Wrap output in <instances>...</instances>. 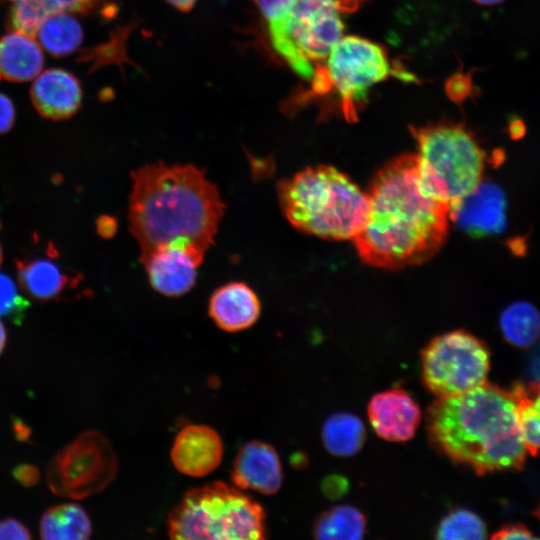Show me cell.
Here are the masks:
<instances>
[{
    "mask_svg": "<svg viewBox=\"0 0 540 540\" xmlns=\"http://www.w3.org/2000/svg\"><path fill=\"white\" fill-rule=\"evenodd\" d=\"M29 529L20 521L14 518H4L0 520V539H31Z\"/></svg>",
    "mask_w": 540,
    "mask_h": 540,
    "instance_id": "obj_30",
    "label": "cell"
},
{
    "mask_svg": "<svg viewBox=\"0 0 540 540\" xmlns=\"http://www.w3.org/2000/svg\"><path fill=\"white\" fill-rule=\"evenodd\" d=\"M536 517L540 520V504L538 505L536 511H535Z\"/></svg>",
    "mask_w": 540,
    "mask_h": 540,
    "instance_id": "obj_43",
    "label": "cell"
},
{
    "mask_svg": "<svg viewBox=\"0 0 540 540\" xmlns=\"http://www.w3.org/2000/svg\"><path fill=\"white\" fill-rule=\"evenodd\" d=\"M269 21L283 13L294 0H253Z\"/></svg>",
    "mask_w": 540,
    "mask_h": 540,
    "instance_id": "obj_32",
    "label": "cell"
},
{
    "mask_svg": "<svg viewBox=\"0 0 540 540\" xmlns=\"http://www.w3.org/2000/svg\"><path fill=\"white\" fill-rule=\"evenodd\" d=\"M282 466L277 451L268 443L252 440L237 452L231 480L242 489L272 495L282 484Z\"/></svg>",
    "mask_w": 540,
    "mask_h": 540,
    "instance_id": "obj_13",
    "label": "cell"
},
{
    "mask_svg": "<svg viewBox=\"0 0 540 540\" xmlns=\"http://www.w3.org/2000/svg\"><path fill=\"white\" fill-rule=\"evenodd\" d=\"M337 0H294L268 21L274 51L300 77L311 80L342 38Z\"/></svg>",
    "mask_w": 540,
    "mask_h": 540,
    "instance_id": "obj_7",
    "label": "cell"
},
{
    "mask_svg": "<svg viewBox=\"0 0 540 540\" xmlns=\"http://www.w3.org/2000/svg\"><path fill=\"white\" fill-rule=\"evenodd\" d=\"M393 67L384 49L370 40L347 36L332 48L325 64L311 81V91L323 95L334 89L348 121L356 120L366 103L369 90L390 76L412 80L413 76Z\"/></svg>",
    "mask_w": 540,
    "mask_h": 540,
    "instance_id": "obj_8",
    "label": "cell"
},
{
    "mask_svg": "<svg viewBox=\"0 0 540 540\" xmlns=\"http://www.w3.org/2000/svg\"><path fill=\"white\" fill-rule=\"evenodd\" d=\"M205 252L185 245H166L140 255L151 286L166 296H180L195 284Z\"/></svg>",
    "mask_w": 540,
    "mask_h": 540,
    "instance_id": "obj_11",
    "label": "cell"
},
{
    "mask_svg": "<svg viewBox=\"0 0 540 540\" xmlns=\"http://www.w3.org/2000/svg\"><path fill=\"white\" fill-rule=\"evenodd\" d=\"M509 127L513 137H519L524 133V123L520 119H513Z\"/></svg>",
    "mask_w": 540,
    "mask_h": 540,
    "instance_id": "obj_40",
    "label": "cell"
},
{
    "mask_svg": "<svg viewBox=\"0 0 540 540\" xmlns=\"http://www.w3.org/2000/svg\"><path fill=\"white\" fill-rule=\"evenodd\" d=\"M420 359L423 385L437 398L459 395L487 382L489 349L465 330L433 338Z\"/></svg>",
    "mask_w": 540,
    "mask_h": 540,
    "instance_id": "obj_9",
    "label": "cell"
},
{
    "mask_svg": "<svg viewBox=\"0 0 540 540\" xmlns=\"http://www.w3.org/2000/svg\"><path fill=\"white\" fill-rule=\"evenodd\" d=\"M364 514L351 505H337L321 513L313 525L318 539H362L366 534Z\"/></svg>",
    "mask_w": 540,
    "mask_h": 540,
    "instance_id": "obj_23",
    "label": "cell"
},
{
    "mask_svg": "<svg viewBox=\"0 0 540 540\" xmlns=\"http://www.w3.org/2000/svg\"><path fill=\"white\" fill-rule=\"evenodd\" d=\"M16 268L20 288L37 301L63 300L80 281L79 275L73 274L55 257L17 259Z\"/></svg>",
    "mask_w": 540,
    "mask_h": 540,
    "instance_id": "obj_16",
    "label": "cell"
},
{
    "mask_svg": "<svg viewBox=\"0 0 540 540\" xmlns=\"http://www.w3.org/2000/svg\"><path fill=\"white\" fill-rule=\"evenodd\" d=\"M260 310L257 294L243 282H230L216 289L208 306L215 324L227 332L251 327L257 321Z\"/></svg>",
    "mask_w": 540,
    "mask_h": 540,
    "instance_id": "obj_18",
    "label": "cell"
},
{
    "mask_svg": "<svg viewBox=\"0 0 540 540\" xmlns=\"http://www.w3.org/2000/svg\"><path fill=\"white\" fill-rule=\"evenodd\" d=\"M516 401L520 428L528 454L540 451V380L511 390Z\"/></svg>",
    "mask_w": 540,
    "mask_h": 540,
    "instance_id": "obj_25",
    "label": "cell"
},
{
    "mask_svg": "<svg viewBox=\"0 0 540 540\" xmlns=\"http://www.w3.org/2000/svg\"><path fill=\"white\" fill-rule=\"evenodd\" d=\"M426 429L435 450L478 474L520 468L528 454L511 391L487 382L437 398L427 409Z\"/></svg>",
    "mask_w": 540,
    "mask_h": 540,
    "instance_id": "obj_3",
    "label": "cell"
},
{
    "mask_svg": "<svg viewBox=\"0 0 540 540\" xmlns=\"http://www.w3.org/2000/svg\"><path fill=\"white\" fill-rule=\"evenodd\" d=\"M8 14L10 30L35 36L46 17L53 14L45 0H14Z\"/></svg>",
    "mask_w": 540,
    "mask_h": 540,
    "instance_id": "obj_27",
    "label": "cell"
},
{
    "mask_svg": "<svg viewBox=\"0 0 540 540\" xmlns=\"http://www.w3.org/2000/svg\"><path fill=\"white\" fill-rule=\"evenodd\" d=\"M437 539H485L487 529L483 520L474 512L456 508L445 515L436 531Z\"/></svg>",
    "mask_w": 540,
    "mask_h": 540,
    "instance_id": "obj_26",
    "label": "cell"
},
{
    "mask_svg": "<svg viewBox=\"0 0 540 540\" xmlns=\"http://www.w3.org/2000/svg\"><path fill=\"white\" fill-rule=\"evenodd\" d=\"M28 307L29 302L18 291L13 280L0 273V316L21 323Z\"/></svg>",
    "mask_w": 540,
    "mask_h": 540,
    "instance_id": "obj_28",
    "label": "cell"
},
{
    "mask_svg": "<svg viewBox=\"0 0 540 540\" xmlns=\"http://www.w3.org/2000/svg\"><path fill=\"white\" fill-rule=\"evenodd\" d=\"M367 414L375 433L391 442L410 440L422 417L419 405L402 388L376 393L368 403Z\"/></svg>",
    "mask_w": 540,
    "mask_h": 540,
    "instance_id": "obj_12",
    "label": "cell"
},
{
    "mask_svg": "<svg viewBox=\"0 0 540 540\" xmlns=\"http://www.w3.org/2000/svg\"><path fill=\"white\" fill-rule=\"evenodd\" d=\"M423 187L450 208V217L482 182L485 153L463 125L411 128Z\"/></svg>",
    "mask_w": 540,
    "mask_h": 540,
    "instance_id": "obj_5",
    "label": "cell"
},
{
    "mask_svg": "<svg viewBox=\"0 0 540 540\" xmlns=\"http://www.w3.org/2000/svg\"><path fill=\"white\" fill-rule=\"evenodd\" d=\"M13 429L15 431L16 437L22 441H26L30 436V429L26 427L25 424L19 420L14 421Z\"/></svg>",
    "mask_w": 540,
    "mask_h": 540,
    "instance_id": "obj_39",
    "label": "cell"
},
{
    "mask_svg": "<svg viewBox=\"0 0 540 540\" xmlns=\"http://www.w3.org/2000/svg\"><path fill=\"white\" fill-rule=\"evenodd\" d=\"M366 439L363 422L357 416L338 412L330 415L322 427V441L328 452L339 457L358 453Z\"/></svg>",
    "mask_w": 540,
    "mask_h": 540,
    "instance_id": "obj_21",
    "label": "cell"
},
{
    "mask_svg": "<svg viewBox=\"0 0 540 540\" xmlns=\"http://www.w3.org/2000/svg\"><path fill=\"white\" fill-rule=\"evenodd\" d=\"M450 86L451 92L456 99H465L472 91V83L469 76L459 75L453 79Z\"/></svg>",
    "mask_w": 540,
    "mask_h": 540,
    "instance_id": "obj_35",
    "label": "cell"
},
{
    "mask_svg": "<svg viewBox=\"0 0 540 540\" xmlns=\"http://www.w3.org/2000/svg\"><path fill=\"white\" fill-rule=\"evenodd\" d=\"M223 444L218 433L205 425H189L176 436L171 459L178 471L202 477L214 471L222 460Z\"/></svg>",
    "mask_w": 540,
    "mask_h": 540,
    "instance_id": "obj_15",
    "label": "cell"
},
{
    "mask_svg": "<svg viewBox=\"0 0 540 540\" xmlns=\"http://www.w3.org/2000/svg\"><path fill=\"white\" fill-rule=\"evenodd\" d=\"M368 213L352 239L367 264L398 269L422 264L444 245L450 208L422 185L416 153L384 165L370 183Z\"/></svg>",
    "mask_w": 540,
    "mask_h": 540,
    "instance_id": "obj_1",
    "label": "cell"
},
{
    "mask_svg": "<svg viewBox=\"0 0 540 540\" xmlns=\"http://www.w3.org/2000/svg\"><path fill=\"white\" fill-rule=\"evenodd\" d=\"M97 232L102 237H111L114 235L117 224L114 218L110 216L103 215L97 219L96 222Z\"/></svg>",
    "mask_w": 540,
    "mask_h": 540,
    "instance_id": "obj_36",
    "label": "cell"
},
{
    "mask_svg": "<svg viewBox=\"0 0 540 540\" xmlns=\"http://www.w3.org/2000/svg\"><path fill=\"white\" fill-rule=\"evenodd\" d=\"M53 13L84 14L93 10L101 0H45Z\"/></svg>",
    "mask_w": 540,
    "mask_h": 540,
    "instance_id": "obj_29",
    "label": "cell"
},
{
    "mask_svg": "<svg viewBox=\"0 0 540 540\" xmlns=\"http://www.w3.org/2000/svg\"><path fill=\"white\" fill-rule=\"evenodd\" d=\"M2 260H3V252H2L1 245H0V265L2 263Z\"/></svg>",
    "mask_w": 540,
    "mask_h": 540,
    "instance_id": "obj_44",
    "label": "cell"
},
{
    "mask_svg": "<svg viewBox=\"0 0 540 540\" xmlns=\"http://www.w3.org/2000/svg\"><path fill=\"white\" fill-rule=\"evenodd\" d=\"M44 55L33 36L10 30L0 38V78L26 82L42 71Z\"/></svg>",
    "mask_w": 540,
    "mask_h": 540,
    "instance_id": "obj_19",
    "label": "cell"
},
{
    "mask_svg": "<svg viewBox=\"0 0 540 540\" xmlns=\"http://www.w3.org/2000/svg\"><path fill=\"white\" fill-rule=\"evenodd\" d=\"M15 122V107L11 99L0 93V134L8 132Z\"/></svg>",
    "mask_w": 540,
    "mask_h": 540,
    "instance_id": "obj_31",
    "label": "cell"
},
{
    "mask_svg": "<svg viewBox=\"0 0 540 540\" xmlns=\"http://www.w3.org/2000/svg\"><path fill=\"white\" fill-rule=\"evenodd\" d=\"M173 539L266 538L265 512L253 498L223 482L187 491L168 516Z\"/></svg>",
    "mask_w": 540,
    "mask_h": 540,
    "instance_id": "obj_6",
    "label": "cell"
},
{
    "mask_svg": "<svg viewBox=\"0 0 540 540\" xmlns=\"http://www.w3.org/2000/svg\"><path fill=\"white\" fill-rule=\"evenodd\" d=\"M35 36L50 55L63 57L78 49L83 40V31L71 14L57 12L44 19Z\"/></svg>",
    "mask_w": 540,
    "mask_h": 540,
    "instance_id": "obj_22",
    "label": "cell"
},
{
    "mask_svg": "<svg viewBox=\"0 0 540 540\" xmlns=\"http://www.w3.org/2000/svg\"><path fill=\"white\" fill-rule=\"evenodd\" d=\"M451 220L473 236L497 234L506 224V199L503 191L492 183L481 182L452 213Z\"/></svg>",
    "mask_w": 540,
    "mask_h": 540,
    "instance_id": "obj_17",
    "label": "cell"
},
{
    "mask_svg": "<svg viewBox=\"0 0 540 540\" xmlns=\"http://www.w3.org/2000/svg\"><path fill=\"white\" fill-rule=\"evenodd\" d=\"M117 468L109 440L98 431L87 430L51 459L48 486L56 495L83 499L103 491L116 477Z\"/></svg>",
    "mask_w": 540,
    "mask_h": 540,
    "instance_id": "obj_10",
    "label": "cell"
},
{
    "mask_svg": "<svg viewBox=\"0 0 540 540\" xmlns=\"http://www.w3.org/2000/svg\"><path fill=\"white\" fill-rule=\"evenodd\" d=\"M367 0H337L341 12H353Z\"/></svg>",
    "mask_w": 540,
    "mask_h": 540,
    "instance_id": "obj_37",
    "label": "cell"
},
{
    "mask_svg": "<svg viewBox=\"0 0 540 540\" xmlns=\"http://www.w3.org/2000/svg\"><path fill=\"white\" fill-rule=\"evenodd\" d=\"M6 344V330L2 322L0 321V354L2 353Z\"/></svg>",
    "mask_w": 540,
    "mask_h": 540,
    "instance_id": "obj_41",
    "label": "cell"
},
{
    "mask_svg": "<svg viewBox=\"0 0 540 540\" xmlns=\"http://www.w3.org/2000/svg\"><path fill=\"white\" fill-rule=\"evenodd\" d=\"M197 1L198 0H166L168 4L182 12L190 11Z\"/></svg>",
    "mask_w": 540,
    "mask_h": 540,
    "instance_id": "obj_38",
    "label": "cell"
},
{
    "mask_svg": "<svg viewBox=\"0 0 540 540\" xmlns=\"http://www.w3.org/2000/svg\"><path fill=\"white\" fill-rule=\"evenodd\" d=\"M13 476L22 485L33 486L38 482L40 474L35 466L21 464L14 469Z\"/></svg>",
    "mask_w": 540,
    "mask_h": 540,
    "instance_id": "obj_34",
    "label": "cell"
},
{
    "mask_svg": "<svg viewBox=\"0 0 540 540\" xmlns=\"http://www.w3.org/2000/svg\"><path fill=\"white\" fill-rule=\"evenodd\" d=\"M129 230L141 255L166 245L206 252L225 210L216 185L191 164H146L131 173Z\"/></svg>",
    "mask_w": 540,
    "mask_h": 540,
    "instance_id": "obj_2",
    "label": "cell"
},
{
    "mask_svg": "<svg viewBox=\"0 0 540 540\" xmlns=\"http://www.w3.org/2000/svg\"><path fill=\"white\" fill-rule=\"evenodd\" d=\"M279 204L302 233L327 240L353 239L364 226L368 197L329 165L307 167L277 184Z\"/></svg>",
    "mask_w": 540,
    "mask_h": 540,
    "instance_id": "obj_4",
    "label": "cell"
},
{
    "mask_svg": "<svg viewBox=\"0 0 540 540\" xmlns=\"http://www.w3.org/2000/svg\"><path fill=\"white\" fill-rule=\"evenodd\" d=\"M493 539H532L535 536L522 525H506L495 532Z\"/></svg>",
    "mask_w": 540,
    "mask_h": 540,
    "instance_id": "obj_33",
    "label": "cell"
},
{
    "mask_svg": "<svg viewBox=\"0 0 540 540\" xmlns=\"http://www.w3.org/2000/svg\"><path fill=\"white\" fill-rule=\"evenodd\" d=\"M499 323L505 340L515 347H530L539 338L540 313L531 303L510 304L502 311Z\"/></svg>",
    "mask_w": 540,
    "mask_h": 540,
    "instance_id": "obj_24",
    "label": "cell"
},
{
    "mask_svg": "<svg viewBox=\"0 0 540 540\" xmlns=\"http://www.w3.org/2000/svg\"><path fill=\"white\" fill-rule=\"evenodd\" d=\"M5 1L13 2L14 0H5Z\"/></svg>",
    "mask_w": 540,
    "mask_h": 540,
    "instance_id": "obj_45",
    "label": "cell"
},
{
    "mask_svg": "<svg viewBox=\"0 0 540 540\" xmlns=\"http://www.w3.org/2000/svg\"><path fill=\"white\" fill-rule=\"evenodd\" d=\"M92 533L86 511L76 503H63L47 509L40 520V535L47 540H85Z\"/></svg>",
    "mask_w": 540,
    "mask_h": 540,
    "instance_id": "obj_20",
    "label": "cell"
},
{
    "mask_svg": "<svg viewBox=\"0 0 540 540\" xmlns=\"http://www.w3.org/2000/svg\"><path fill=\"white\" fill-rule=\"evenodd\" d=\"M478 4L482 5H497L502 3L504 0H473Z\"/></svg>",
    "mask_w": 540,
    "mask_h": 540,
    "instance_id": "obj_42",
    "label": "cell"
},
{
    "mask_svg": "<svg viewBox=\"0 0 540 540\" xmlns=\"http://www.w3.org/2000/svg\"><path fill=\"white\" fill-rule=\"evenodd\" d=\"M31 101L36 111L52 120L73 116L82 103V88L78 78L61 68L41 71L30 89Z\"/></svg>",
    "mask_w": 540,
    "mask_h": 540,
    "instance_id": "obj_14",
    "label": "cell"
}]
</instances>
